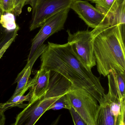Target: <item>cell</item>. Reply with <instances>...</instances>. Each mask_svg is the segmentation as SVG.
<instances>
[{
    "mask_svg": "<svg viewBox=\"0 0 125 125\" xmlns=\"http://www.w3.org/2000/svg\"><path fill=\"white\" fill-rule=\"evenodd\" d=\"M40 60V68L59 73L72 85L86 90L100 104L102 103L106 94L100 78L81 61L70 44L48 42Z\"/></svg>",
    "mask_w": 125,
    "mask_h": 125,
    "instance_id": "obj_1",
    "label": "cell"
},
{
    "mask_svg": "<svg viewBox=\"0 0 125 125\" xmlns=\"http://www.w3.org/2000/svg\"><path fill=\"white\" fill-rule=\"evenodd\" d=\"M93 49L98 71L106 76L113 70L125 73V33L119 26L94 29Z\"/></svg>",
    "mask_w": 125,
    "mask_h": 125,
    "instance_id": "obj_2",
    "label": "cell"
},
{
    "mask_svg": "<svg viewBox=\"0 0 125 125\" xmlns=\"http://www.w3.org/2000/svg\"><path fill=\"white\" fill-rule=\"evenodd\" d=\"M72 108L87 125H96L100 105L96 99L87 91L72 84L68 92Z\"/></svg>",
    "mask_w": 125,
    "mask_h": 125,
    "instance_id": "obj_3",
    "label": "cell"
},
{
    "mask_svg": "<svg viewBox=\"0 0 125 125\" xmlns=\"http://www.w3.org/2000/svg\"><path fill=\"white\" fill-rule=\"evenodd\" d=\"M74 0H27L25 5L32 7L31 31L41 27L50 18L64 10L70 8Z\"/></svg>",
    "mask_w": 125,
    "mask_h": 125,
    "instance_id": "obj_4",
    "label": "cell"
},
{
    "mask_svg": "<svg viewBox=\"0 0 125 125\" xmlns=\"http://www.w3.org/2000/svg\"><path fill=\"white\" fill-rule=\"evenodd\" d=\"M68 42L70 44L83 63L90 69L96 65L93 49V35L91 31H78L72 33L69 29Z\"/></svg>",
    "mask_w": 125,
    "mask_h": 125,
    "instance_id": "obj_5",
    "label": "cell"
},
{
    "mask_svg": "<svg viewBox=\"0 0 125 125\" xmlns=\"http://www.w3.org/2000/svg\"><path fill=\"white\" fill-rule=\"evenodd\" d=\"M70 10V9L68 8L59 12L43 23L38 33L32 40L27 61L31 58L47 38L64 29V25Z\"/></svg>",
    "mask_w": 125,
    "mask_h": 125,
    "instance_id": "obj_6",
    "label": "cell"
},
{
    "mask_svg": "<svg viewBox=\"0 0 125 125\" xmlns=\"http://www.w3.org/2000/svg\"><path fill=\"white\" fill-rule=\"evenodd\" d=\"M85 23L92 28L109 26V17L87 1L74 0L70 6Z\"/></svg>",
    "mask_w": 125,
    "mask_h": 125,
    "instance_id": "obj_7",
    "label": "cell"
},
{
    "mask_svg": "<svg viewBox=\"0 0 125 125\" xmlns=\"http://www.w3.org/2000/svg\"><path fill=\"white\" fill-rule=\"evenodd\" d=\"M61 96L43 97L34 103L26 104L23 110L17 115L15 123L11 125H34L42 115L48 111L51 105Z\"/></svg>",
    "mask_w": 125,
    "mask_h": 125,
    "instance_id": "obj_8",
    "label": "cell"
},
{
    "mask_svg": "<svg viewBox=\"0 0 125 125\" xmlns=\"http://www.w3.org/2000/svg\"><path fill=\"white\" fill-rule=\"evenodd\" d=\"M47 45L43 44L38 49L31 58L27 61V64L23 70L18 74L14 83H17V87L11 97L18 94L23 95L34 83V79L29 80L32 70L34 62L47 48Z\"/></svg>",
    "mask_w": 125,
    "mask_h": 125,
    "instance_id": "obj_9",
    "label": "cell"
},
{
    "mask_svg": "<svg viewBox=\"0 0 125 125\" xmlns=\"http://www.w3.org/2000/svg\"><path fill=\"white\" fill-rule=\"evenodd\" d=\"M50 71L40 68L33 78L34 83L30 88L31 98L28 103H32L43 97L47 90L50 77Z\"/></svg>",
    "mask_w": 125,
    "mask_h": 125,
    "instance_id": "obj_10",
    "label": "cell"
},
{
    "mask_svg": "<svg viewBox=\"0 0 125 125\" xmlns=\"http://www.w3.org/2000/svg\"><path fill=\"white\" fill-rule=\"evenodd\" d=\"M107 76L109 91L117 95L121 103H125V73L113 70Z\"/></svg>",
    "mask_w": 125,
    "mask_h": 125,
    "instance_id": "obj_11",
    "label": "cell"
},
{
    "mask_svg": "<svg viewBox=\"0 0 125 125\" xmlns=\"http://www.w3.org/2000/svg\"><path fill=\"white\" fill-rule=\"evenodd\" d=\"M99 105L96 125H116L114 117L110 112L109 104L105 95L102 103Z\"/></svg>",
    "mask_w": 125,
    "mask_h": 125,
    "instance_id": "obj_12",
    "label": "cell"
},
{
    "mask_svg": "<svg viewBox=\"0 0 125 125\" xmlns=\"http://www.w3.org/2000/svg\"><path fill=\"white\" fill-rule=\"evenodd\" d=\"M2 12L0 9V17ZM19 29L18 26L15 30L9 31L4 29L0 24V59L2 57L5 51L14 41L17 35Z\"/></svg>",
    "mask_w": 125,
    "mask_h": 125,
    "instance_id": "obj_13",
    "label": "cell"
},
{
    "mask_svg": "<svg viewBox=\"0 0 125 125\" xmlns=\"http://www.w3.org/2000/svg\"><path fill=\"white\" fill-rule=\"evenodd\" d=\"M125 0L122 3L116 11L109 16V26H119L125 34Z\"/></svg>",
    "mask_w": 125,
    "mask_h": 125,
    "instance_id": "obj_14",
    "label": "cell"
},
{
    "mask_svg": "<svg viewBox=\"0 0 125 125\" xmlns=\"http://www.w3.org/2000/svg\"><path fill=\"white\" fill-rule=\"evenodd\" d=\"M123 0H95L96 8L109 16L116 11Z\"/></svg>",
    "mask_w": 125,
    "mask_h": 125,
    "instance_id": "obj_15",
    "label": "cell"
},
{
    "mask_svg": "<svg viewBox=\"0 0 125 125\" xmlns=\"http://www.w3.org/2000/svg\"><path fill=\"white\" fill-rule=\"evenodd\" d=\"M105 97L109 104L110 112L114 117L116 125L118 118L122 113V103L117 95L109 90L108 93L105 95Z\"/></svg>",
    "mask_w": 125,
    "mask_h": 125,
    "instance_id": "obj_16",
    "label": "cell"
},
{
    "mask_svg": "<svg viewBox=\"0 0 125 125\" xmlns=\"http://www.w3.org/2000/svg\"><path fill=\"white\" fill-rule=\"evenodd\" d=\"M31 98V93L29 91V93L26 95H17L13 97L10 98V99L5 103H0V106L4 112L14 106L24 108L25 107L26 104H23V103L24 101L29 102Z\"/></svg>",
    "mask_w": 125,
    "mask_h": 125,
    "instance_id": "obj_17",
    "label": "cell"
},
{
    "mask_svg": "<svg viewBox=\"0 0 125 125\" xmlns=\"http://www.w3.org/2000/svg\"><path fill=\"white\" fill-rule=\"evenodd\" d=\"M0 24L4 29L9 31H14L18 26L15 22L14 15L12 12L1 14Z\"/></svg>",
    "mask_w": 125,
    "mask_h": 125,
    "instance_id": "obj_18",
    "label": "cell"
},
{
    "mask_svg": "<svg viewBox=\"0 0 125 125\" xmlns=\"http://www.w3.org/2000/svg\"><path fill=\"white\" fill-rule=\"evenodd\" d=\"M67 93L61 96L51 105L48 108V111L50 109L56 111L62 109L69 110L72 108V106Z\"/></svg>",
    "mask_w": 125,
    "mask_h": 125,
    "instance_id": "obj_19",
    "label": "cell"
},
{
    "mask_svg": "<svg viewBox=\"0 0 125 125\" xmlns=\"http://www.w3.org/2000/svg\"><path fill=\"white\" fill-rule=\"evenodd\" d=\"M0 9L2 14L13 12L14 9V0H0Z\"/></svg>",
    "mask_w": 125,
    "mask_h": 125,
    "instance_id": "obj_20",
    "label": "cell"
},
{
    "mask_svg": "<svg viewBox=\"0 0 125 125\" xmlns=\"http://www.w3.org/2000/svg\"><path fill=\"white\" fill-rule=\"evenodd\" d=\"M27 0H14V9L12 13L16 16H19L22 12L23 8Z\"/></svg>",
    "mask_w": 125,
    "mask_h": 125,
    "instance_id": "obj_21",
    "label": "cell"
},
{
    "mask_svg": "<svg viewBox=\"0 0 125 125\" xmlns=\"http://www.w3.org/2000/svg\"><path fill=\"white\" fill-rule=\"evenodd\" d=\"M69 110L74 125H87L72 107Z\"/></svg>",
    "mask_w": 125,
    "mask_h": 125,
    "instance_id": "obj_22",
    "label": "cell"
},
{
    "mask_svg": "<svg viewBox=\"0 0 125 125\" xmlns=\"http://www.w3.org/2000/svg\"><path fill=\"white\" fill-rule=\"evenodd\" d=\"M125 103L122 104V113L116 125H125Z\"/></svg>",
    "mask_w": 125,
    "mask_h": 125,
    "instance_id": "obj_23",
    "label": "cell"
},
{
    "mask_svg": "<svg viewBox=\"0 0 125 125\" xmlns=\"http://www.w3.org/2000/svg\"><path fill=\"white\" fill-rule=\"evenodd\" d=\"M4 112L0 106V125H5L6 118Z\"/></svg>",
    "mask_w": 125,
    "mask_h": 125,
    "instance_id": "obj_24",
    "label": "cell"
},
{
    "mask_svg": "<svg viewBox=\"0 0 125 125\" xmlns=\"http://www.w3.org/2000/svg\"><path fill=\"white\" fill-rule=\"evenodd\" d=\"M61 115H59L55 119L50 125H58L61 119Z\"/></svg>",
    "mask_w": 125,
    "mask_h": 125,
    "instance_id": "obj_25",
    "label": "cell"
},
{
    "mask_svg": "<svg viewBox=\"0 0 125 125\" xmlns=\"http://www.w3.org/2000/svg\"><path fill=\"white\" fill-rule=\"evenodd\" d=\"M89 0L91 1H93V2H94L95 1V0Z\"/></svg>",
    "mask_w": 125,
    "mask_h": 125,
    "instance_id": "obj_26",
    "label": "cell"
},
{
    "mask_svg": "<svg viewBox=\"0 0 125 125\" xmlns=\"http://www.w3.org/2000/svg\"></svg>",
    "mask_w": 125,
    "mask_h": 125,
    "instance_id": "obj_27",
    "label": "cell"
}]
</instances>
